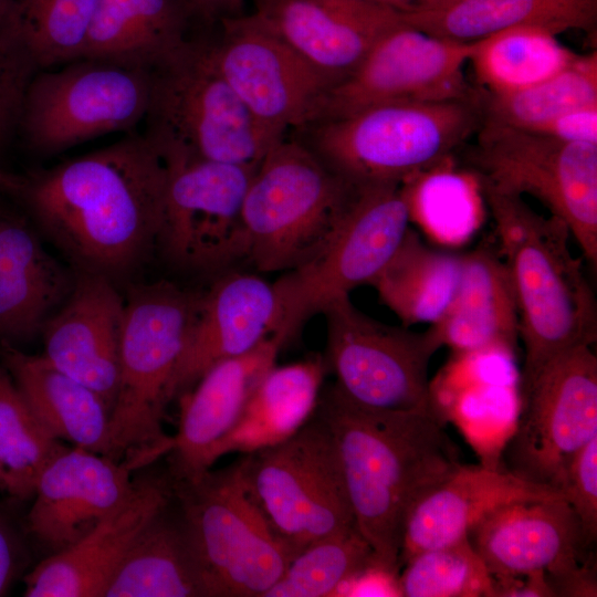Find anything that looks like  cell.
Returning a JSON list of instances; mask_svg holds the SVG:
<instances>
[{"label": "cell", "instance_id": "obj_1", "mask_svg": "<svg viewBox=\"0 0 597 597\" xmlns=\"http://www.w3.org/2000/svg\"><path fill=\"white\" fill-rule=\"evenodd\" d=\"M167 177L157 144L132 135L50 169L13 176L8 191L75 271L116 282L157 250Z\"/></svg>", "mask_w": 597, "mask_h": 597}, {"label": "cell", "instance_id": "obj_2", "mask_svg": "<svg viewBox=\"0 0 597 597\" xmlns=\"http://www.w3.org/2000/svg\"><path fill=\"white\" fill-rule=\"evenodd\" d=\"M315 415L334 438L357 530L380 562L400 572L406 516L461 464L457 447L430 407L365 408L332 387Z\"/></svg>", "mask_w": 597, "mask_h": 597}, {"label": "cell", "instance_id": "obj_3", "mask_svg": "<svg viewBox=\"0 0 597 597\" xmlns=\"http://www.w3.org/2000/svg\"><path fill=\"white\" fill-rule=\"evenodd\" d=\"M480 185L515 295L522 386L553 357L596 342V298L562 220L538 214L521 196Z\"/></svg>", "mask_w": 597, "mask_h": 597}, {"label": "cell", "instance_id": "obj_4", "mask_svg": "<svg viewBox=\"0 0 597 597\" xmlns=\"http://www.w3.org/2000/svg\"><path fill=\"white\" fill-rule=\"evenodd\" d=\"M483 118L480 92L462 100L377 104L297 130L302 143L349 181L402 184L453 157Z\"/></svg>", "mask_w": 597, "mask_h": 597}, {"label": "cell", "instance_id": "obj_5", "mask_svg": "<svg viewBox=\"0 0 597 597\" xmlns=\"http://www.w3.org/2000/svg\"><path fill=\"white\" fill-rule=\"evenodd\" d=\"M199 296L167 281L135 285L128 292L106 457L130 471L172 449L174 438L165 433L163 420Z\"/></svg>", "mask_w": 597, "mask_h": 597}, {"label": "cell", "instance_id": "obj_6", "mask_svg": "<svg viewBox=\"0 0 597 597\" xmlns=\"http://www.w3.org/2000/svg\"><path fill=\"white\" fill-rule=\"evenodd\" d=\"M358 186L300 139L283 137L258 165L243 199V260L261 272L310 262L336 234Z\"/></svg>", "mask_w": 597, "mask_h": 597}, {"label": "cell", "instance_id": "obj_7", "mask_svg": "<svg viewBox=\"0 0 597 597\" xmlns=\"http://www.w3.org/2000/svg\"><path fill=\"white\" fill-rule=\"evenodd\" d=\"M174 488L208 597H264L295 554L252 498L243 457Z\"/></svg>", "mask_w": 597, "mask_h": 597}, {"label": "cell", "instance_id": "obj_8", "mask_svg": "<svg viewBox=\"0 0 597 597\" xmlns=\"http://www.w3.org/2000/svg\"><path fill=\"white\" fill-rule=\"evenodd\" d=\"M147 134L160 148L259 165L280 139L262 128L218 69L209 43L188 40L153 69Z\"/></svg>", "mask_w": 597, "mask_h": 597}, {"label": "cell", "instance_id": "obj_9", "mask_svg": "<svg viewBox=\"0 0 597 597\" xmlns=\"http://www.w3.org/2000/svg\"><path fill=\"white\" fill-rule=\"evenodd\" d=\"M469 160L479 181L530 195L562 220L597 265V144L565 143L483 118Z\"/></svg>", "mask_w": 597, "mask_h": 597}, {"label": "cell", "instance_id": "obj_10", "mask_svg": "<svg viewBox=\"0 0 597 597\" xmlns=\"http://www.w3.org/2000/svg\"><path fill=\"white\" fill-rule=\"evenodd\" d=\"M243 460L252 498L295 555L356 527L334 438L315 412L285 441Z\"/></svg>", "mask_w": 597, "mask_h": 597}, {"label": "cell", "instance_id": "obj_11", "mask_svg": "<svg viewBox=\"0 0 597 597\" xmlns=\"http://www.w3.org/2000/svg\"><path fill=\"white\" fill-rule=\"evenodd\" d=\"M153 70L96 59H78L42 70L25 85L20 118L28 145L55 154L147 117Z\"/></svg>", "mask_w": 597, "mask_h": 597}, {"label": "cell", "instance_id": "obj_12", "mask_svg": "<svg viewBox=\"0 0 597 597\" xmlns=\"http://www.w3.org/2000/svg\"><path fill=\"white\" fill-rule=\"evenodd\" d=\"M401 184L359 185L341 227L310 262L273 282L282 313L284 344L313 316L355 287L369 284L409 228Z\"/></svg>", "mask_w": 597, "mask_h": 597}, {"label": "cell", "instance_id": "obj_13", "mask_svg": "<svg viewBox=\"0 0 597 597\" xmlns=\"http://www.w3.org/2000/svg\"><path fill=\"white\" fill-rule=\"evenodd\" d=\"M327 368L334 389L370 409L413 410L430 407L428 366L440 345L430 327L415 332L379 322L358 310L349 295L323 312Z\"/></svg>", "mask_w": 597, "mask_h": 597}, {"label": "cell", "instance_id": "obj_14", "mask_svg": "<svg viewBox=\"0 0 597 597\" xmlns=\"http://www.w3.org/2000/svg\"><path fill=\"white\" fill-rule=\"evenodd\" d=\"M521 398L502 469L558 491L573 457L597 437V357L591 346L553 357L521 386Z\"/></svg>", "mask_w": 597, "mask_h": 597}, {"label": "cell", "instance_id": "obj_15", "mask_svg": "<svg viewBox=\"0 0 597 597\" xmlns=\"http://www.w3.org/2000/svg\"><path fill=\"white\" fill-rule=\"evenodd\" d=\"M160 150L168 177L157 250L190 272L223 271L243 260L241 209L258 165Z\"/></svg>", "mask_w": 597, "mask_h": 597}, {"label": "cell", "instance_id": "obj_16", "mask_svg": "<svg viewBox=\"0 0 597 597\" xmlns=\"http://www.w3.org/2000/svg\"><path fill=\"white\" fill-rule=\"evenodd\" d=\"M220 22L212 57L256 123L276 138L310 124L332 81L253 12Z\"/></svg>", "mask_w": 597, "mask_h": 597}, {"label": "cell", "instance_id": "obj_17", "mask_svg": "<svg viewBox=\"0 0 597 597\" xmlns=\"http://www.w3.org/2000/svg\"><path fill=\"white\" fill-rule=\"evenodd\" d=\"M472 50L473 42L438 38L404 22L327 91L310 124L384 103L474 97L480 92L469 85L463 71Z\"/></svg>", "mask_w": 597, "mask_h": 597}, {"label": "cell", "instance_id": "obj_18", "mask_svg": "<svg viewBox=\"0 0 597 597\" xmlns=\"http://www.w3.org/2000/svg\"><path fill=\"white\" fill-rule=\"evenodd\" d=\"M174 500L170 474L134 479L122 502L92 531L24 577V596L104 597L136 538Z\"/></svg>", "mask_w": 597, "mask_h": 597}, {"label": "cell", "instance_id": "obj_19", "mask_svg": "<svg viewBox=\"0 0 597 597\" xmlns=\"http://www.w3.org/2000/svg\"><path fill=\"white\" fill-rule=\"evenodd\" d=\"M281 325L273 283L252 273L222 274L199 296L171 376L169 400L192 388L216 364L244 355L271 336L280 337Z\"/></svg>", "mask_w": 597, "mask_h": 597}, {"label": "cell", "instance_id": "obj_20", "mask_svg": "<svg viewBox=\"0 0 597 597\" xmlns=\"http://www.w3.org/2000/svg\"><path fill=\"white\" fill-rule=\"evenodd\" d=\"M125 301L111 279L75 271L72 290L45 322L42 356L113 406L119 370Z\"/></svg>", "mask_w": 597, "mask_h": 597}, {"label": "cell", "instance_id": "obj_21", "mask_svg": "<svg viewBox=\"0 0 597 597\" xmlns=\"http://www.w3.org/2000/svg\"><path fill=\"white\" fill-rule=\"evenodd\" d=\"M253 2V13L333 86L358 67L380 38L405 22L402 13L366 0Z\"/></svg>", "mask_w": 597, "mask_h": 597}, {"label": "cell", "instance_id": "obj_22", "mask_svg": "<svg viewBox=\"0 0 597 597\" xmlns=\"http://www.w3.org/2000/svg\"><path fill=\"white\" fill-rule=\"evenodd\" d=\"M455 356L457 364L430 383V408L443 425H454L481 465L502 469L522 406L514 354L488 349Z\"/></svg>", "mask_w": 597, "mask_h": 597}, {"label": "cell", "instance_id": "obj_23", "mask_svg": "<svg viewBox=\"0 0 597 597\" xmlns=\"http://www.w3.org/2000/svg\"><path fill=\"white\" fill-rule=\"evenodd\" d=\"M124 463L82 448H66L40 474L27 528L49 555L62 552L109 514L133 480Z\"/></svg>", "mask_w": 597, "mask_h": 597}, {"label": "cell", "instance_id": "obj_24", "mask_svg": "<svg viewBox=\"0 0 597 597\" xmlns=\"http://www.w3.org/2000/svg\"><path fill=\"white\" fill-rule=\"evenodd\" d=\"M467 537L490 574H554L591 555L574 510L562 498L510 502L486 512Z\"/></svg>", "mask_w": 597, "mask_h": 597}, {"label": "cell", "instance_id": "obj_25", "mask_svg": "<svg viewBox=\"0 0 597 597\" xmlns=\"http://www.w3.org/2000/svg\"><path fill=\"white\" fill-rule=\"evenodd\" d=\"M283 345L271 336L251 352L216 364L180 396L178 431L168 453L174 480H192L209 470L210 451L233 427Z\"/></svg>", "mask_w": 597, "mask_h": 597}, {"label": "cell", "instance_id": "obj_26", "mask_svg": "<svg viewBox=\"0 0 597 597\" xmlns=\"http://www.w3.org/2000/svg\"><path fill=\"white\" fill-rule=\"evenodd\" d=\"M563 495L548 486L522 480L504 469L460 464L425 493L406 516L399 568L413 555L454 543L486 512L527 499Z\"/></svg>", "mask_w": 597, "mask_h": 597}, {"label": "cell", "instance_id": "obj_27", "mask_svg": "<svg viewBox=\"0 0 597 597\" xmlns=\"http://www.w3.org/2000/svg\"><path fill=\"white\" fill-rule=\"evenodd\" d=\"M74 279L25 222L0 213V343L41 334Z\"/></svg>", "mask_w": 597, "mask_h": 597}, {"label": "cell", "instance_id": "obj_28", "mask_svg": "<svg viewBox=\"0 0 597 597\" xmlns=\"http://www.w3.org/2000/svg\"><path fill=\"white\" fill-rule=\"evenodd\" d=\"M440 347L455 355L488 349L515 353L519 314L504 261L489 249L462 255L455 294L440 320L429 326Z\"/></svg>", "mask_w": 597, "mask_h": 597}, {"label": "cell", "instance_id": "obj_29", "mask_svg": "<svg viewBox=\"0 0 597 597\" xmlns=\"http://www.w3.org/2000/svg\"><path fill=\"white\" fill-rule=\"evenodd\" d=\"M327 364L321 356L271 367L238 420L208 455L209 469L230 453L250 454L295 434L314 415Z\"/></svg>", "mask_w": 597, "mask_h": 597}, {"label": "cell", "instance_id": "obj_30", "mask_svg": "<svg viewBox=\"0 0 597 597\" xmlns=\"http://www.w3.org/2000/svg\"><path fill=\"white\" fill-rule=\"evenodd\" d=\"M0 357L22 397L59 440L107 454L109 408L92 389L61 371L42 355L2 342Z\"/></svg>", "mask_w": 597, "mask_h": 597}, {"label": "cell", "instance_id": "obj_31", "mask_svg": "<svg viewBox=\"0 0 597 597\" xmlns=\"http://www.w3.org/2000/svg\"><path fill=\"white\" fill-rule=\"evenodd\" d=\"M188 0H98L83 59L153 70L187 41Z\"/></svg>", "mask_w": 597, "mask_h": 597}, {"label": "cell", "instance_id": "obj_32", "mask_svg": "<svg viewBox=\"0 0 597 597\" xmlns=\"http://www.w3.org/2000/svg\"><path fill=\"white\" fill-rule=\"evenodd\" d=\"M409 25L430 35L474 42L514 27H538L555 34L593 32L597 0H457L434 11L402 14Z\"/></svg>", "mask_w": 597, "mask_h": 597}, {"label": "cell", "instance_id": "obj_33", "mask_svg": "<svg viewBox=\"0 0 597 597\" xmlns=\"http://www.w3.org/2000/svg\"><path fill=\"white\" fill-rule=\"evenodd\" d=\"M170 505L136 538L104 597H208L180 511Z\"/></svg>", "mask_w": 597, "mask_h": 597}, {"label": "cell", "instance_id": "obj_34", "mask_svg": "<svg viewBox=\"0 0 597 597\" xmlns=\"http://www.w3.org/2000/svg\"><path fill=\"white\" fill-rule=\"evenodd\" d=\"M461 273L462 255L428 247L409 227L369 285L404 326L432 325L451 303Z\"/></svg>", "mask_w": 597, "mask_h": 597}, {"label": "cell", "instance_id": "obj_35", "mask_svg": "<svg viewBox=\"0 0 597 597\" xmlns=\"http://www.w3.org/2000/svg\"><path fill=\"white\" fill-rule=\"evenodd\" d=\"M98 0H9L1 46L30 71L83 59Z\"/></svg>", "mask_w": 597, "mask_h": 597}, {"label": "cell", "instance_id": "obj_36", "mask_svg": "<svg viewBox=\"0 0 597 597\" xmlns=\"http://www.w3.org/2000/svg\"><path fill=\"white\" fill-rule=\"evenodd\" d=\"M577 55L554 32L525 25L474 41L469 62L482 92L504 94L548 78Z\"/></svg>", "mask_w": 597, "mask_h": 597}, {"label": "cell", "instance_id": "obj_37", "mask_svg": "<svg viewBox=\"0 0 597 597\" xmlns=\"http://www.w3.org/2000/svg\"><path fill=\"white\" fill-rule=\"evenodd\" d=\"M409 219L433 240L458 245L469 240L483 219V195L473 170L457 167L453 157L401 184Z\"/></svg>", "mask_w": 597, "mask_h": 597}, {"label": "cell", "instance_id": "obj_38", "mask_svg": "<svg viewBox=\"0 0 597 597\" xmlns=\"http://www.w3.org/2000/svg\"><path fill=\"white\" fill-rule=\"evenodd\" d=\"M597 104V53L578 54L567 66L524 90L482 92L485 119L532 129L565 112Z\"/></svg>", "mask_w": 597, "mask_h": 597}, {"label": "cell", "instance_id": "obj_39", "mask_svg": "<svg viewBox=\"0 0 597 597\" xmlns=\"http://www.w3.org/2000/svg\"><path fill=\"white\" fill-rule=\"evenodd\" d=\"M31 410L7 370L0 368V465L4 489L13 496L33 495L42 471L67 447Z\"/></svg>", "mask_w": 597, "mask_h": 597}, {"label": "cell", "instance_id": "obj_40", "mask_svg": "<svg viewBox=\"0 0 597 597\" xmlns=\"http://www.w3.org/2000/svg\"><path fill=\"white\" fill-rule=\"evenodd\" d=\"M374 557L357 527L325 537L298 552L264 597H333Z\"/></svg>", "mask_w": 597, "mask_h": 597}, {"label": "cell", "instance_id": "obj_41", "mask_svg": "<svg viewBox=\"0 0 597 597\" xmlns=\"http://www.w3.org/2000/svg\"><path fill=\"white\" fill-rule=\"evenodd\" d=\"M399 584L402 597H494L491 574L467 536L413 555Z\"/></svg>", "mask_w": 597, "mask_h": 597}, {"label": "cell", "instance_id": "obj_42", "mask_svg": "<svg viewBox=\"0 0 597 597\" xmlns=\"http://www.w3.org/2000/svg\"><path fill=\"white\" fill-rule=\"evenodd\" d=\"M557 490L577 515L587 546L597 540V437L570 460Z\"/></svg>", "mask_w": 597, "mask_h": 597}, {"label": "cell", "instance_id": "obj_43", "mask_svg": "<svg viewBox=\"0 0 597 597\" xmlns=\"http://www.w3.org/2000/svg\"><path fill=\"white\" fill-rule=\"evenodd\" d=\"M333 597H402L399 570L374 557L343 582Z\"/></svg>", "mask_w": 597, "mask_h": 597}, {"label": "cell", "instance_id": "obj_44", "mask_svg": "<svg viewBox=\"0 0 597 597\" xmlns=\"http://www.w3.org/2000/svg\"><path fill=\"white\" fill-rule=\"evenodd\" d=\"M526 130L565 143L597 144V104L565 112Z\"/></svg>", "mask_w": 597, "mask_h": 597}, {"label": "cell", "instance_id": "obj_45", "mask_svg": "<svg viewBox=\"0 0 597 597\" xmlns=\"http://www.w3.org/2000/svg\"><path fill=\"white\" fill-rule=\"evenodd\" d=\"M30 72L13 54L0 48V140L18 117Z\"/></svg>", "mask_w": 597, "mask_h": 597}, {"label": "cell", "instance_id": "obj_46", "mask_svg": "<svg viewBox=\"0 0 597 597\" xmlns=\"http://www.w3.org/2000/svg\"><path fill=\"white\" fill-rule=\"evenodd\" d=\"M545 576L554 597L597 596L595 553L573 567Z\"/></svg>", "mask_w": 597, "mask_h": 597}, {"label": "cell", "instance_id": "obj_47", "mask_svg": "<svg viewBox=\"0 0 597 597\" xmlns=\"http://www.w3.org/2000/svg\"><path fill=\"white\" fill-rule=\"evenodd\" d=\"M494 597H554L542 569L491 574Z\"/></svg>", "mask_w": 597, "mask_h": 597}, {"label": "cell", "instance_id": "obj_48", "mask_svg": "<svg viewBox=\"0 0 597 597\" xmlns=\"http://www.w3.org/2000/svg\"><path fill=\"white\" fill-rule=\"evenodd\" d=\"M22 545L11 525L0 515V596L18 575L22 563Z\"/></svg>", "mask_w": 597, "mask_h": 597}, {"label": "cell", "instance_id": "obj_49", "mask_svg": "<svg viewBox=\"0 0 597 597\" xmlns=\"http://www.w3.org/2000/svg\"><path fill=\"white\" fill-rule=\"evenodd\" d=\"M245 0H188L195 15L207 20H222L238 15Z\"/></svg>", "mask_w": 597, "mask_h": 597}, {"label": "cell", "instance_id": "obj_50", "mask_svg": "<svg viewBox=\"0 0 597 597\" xmlns=\"http://www.w3.org/2000/svg\"><path fill=\"white\" fill-rule=\"evenodd\" d=\"M392 9L402 14L419 13L442 9L457 0H366Z\"/></svg>", "mask_w": 597, "mask_h": 597}, {"label": "cell", "instance_id": "obj_51", "mask_svg": "<svg viewBox=\"0 0 597 597\" xmlns=\"http://www.w3.org/2000/svg\"><path fill=\"white\" fill-rule=\"evenodd\" d=\"M8 1L9 0H0V38H1L3 21H4V17H6V12H7ZM0 48L3 49L1 46V43H0Z\"/></svg>", "mask_w": 597, "mask_h": 597}, {"label": "cell", "instance_id": "obj_52", "mask_svg": "<svg viewBox=\"0 0 597 597\" xmlns=\"http://www.w3.org/2000/svg\"><path fill=\"white\" fill-rule=\"evenodd\" d=\"M12 175L6 174L0 169V189L7 190L11 182Z\"/></svg>", "mask_w": 597, "mask_h": 597}, {"label": "cell", "instance_id": "obj_53", "mask_svg": "<svg viewBox=\"0 0 597 597\" xmlns=\"http://www.w3.org/2000/svg\"><path fill=\"white\" fill-rule=\"evenodd\" d=\"M0 486L4 489V473L0 465Z\"/></svg>", "mask_w": 597, "mask_h": 597}]
</instances>
